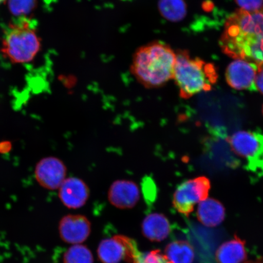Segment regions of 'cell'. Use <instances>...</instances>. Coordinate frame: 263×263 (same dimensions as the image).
I'll return each mask as SVG.
<instances>
[{
    "mask_svg": "<svg viewBox=\"0 0 263 263\" xmlns=\"http://www.w3.org/2000/svg\"><path fill=\"white\" fill-rule=\"evenodd\" d=\"M138 249L134 239L118 235L103 239L99 245L97 253L103 263H120L122 259L132 263Z\"/></svg>",
    "mask_w": 263,
    "mask_h": 263,
    "instance_id": "cell-7",
    "label": "cell"
},
{
    "mask_svg": "<svg viewBox=\"0 0 263 263\" xmlns=\"http://www.w3.org/2000/svg\"><path fill=\"white\" fill-rule=\"evenodd\" d=\"M262 115H263V106H262Z\"/></svg>",
    "mask_w": 263,
    "mask_h": 263,
    "instance_id": "cell-25",
    "label": "cell"
},
{
    "mask_svg": "<svg viewBox=\"0 0 263 263\" xmlns=\"http://www.w3.org/2000/svg\"><path fill=\"white\" fill-rule=\"evenodd\" d=\"M255 86L256 89L263 94V65L258 67L255 78Z\"/></svg>",
    "mask_w": 263,
    "mask_h": 263,
    "instance_id": "cell-22",
    "label": "cell"
},
{
    "mask_svg": "<svg viewBox=\"0 0 263 263\" xmlns=\"http://www.w3.org/2000/svg\"><path fill=\"white\" fill-rule=\"evenodd\" d=\"M11 146V144H10V143L8 142L0 143V151H1L3 148V149L1 151V152H2V151H4V152L6 153V151H9Z\"/></svg>",
    "mask_w": 263,
    "mask_h": 263,
    "instance_id": "cell-23",
    "label": "cell"
},
{
    "mask_svg": "<svg viewBox=\"0 0 263 263\" xmlns=\"http://www.w3.org/2000/svg\"><path fill=\"white\" fill-rule=\"evenodd\" d=\"M233 152L242 158L253 172L263 174V133L236 132L228 139Z\"/></svg>",
    "mask_w": 263,
    "mask_h": 263,
    "instance_id": "cell-5",
    "label": "cell"
},
{
    "mask_svg": "<svg viewBox=\"0 0 263 263\" xmlns=\"http://www.w3.org/2000/svg\"><path fill=\"white\" fill-rule=\"evenodd\" d=\"M218 77L215 65L193 58L186 50L176 52L173 80L181 98L189 99L200 92L211 90Z\"/></svg>",
    "mask_w": 263,
    "mask_h": 263,
    "instance_id": "cell-3",
    "label": "cell"
},
{
    "mask_svg": "<svg viewBox=\"0 0 263 263\" xmlns=\"http://www.w3.org/2000/svg\"><path fill=\"white\" fill-rule=\"evenodd\" d=\"M164 255L173 263H193L195 253L190 242L180 240L167 245L164 250Z\"/></svg>",
    "mask_w": 263,
    "mask_h": 263,
    "instance_id": "cell-16",
    "label": "cell"
},
{
    "mask_svg": "<svg viewBox=\"0 0 263 263\" xmlns=\"http://www.w3.org/2000/svg\"><path fill=\"white\" fill-rule=\"evenodd\" d=\"M5 1H6V0H0V5H1L2 3L5 2Z\"/></svg>",
    "mask_w": 263,
    "mask_h": 263,
    "instance_id": "cell-24",
    "label": "cell"
},
{
    "mask_svg": "<svg viewBox=\"0 0 263 263\" xmlns=\"http://www.w3.org/2000/svg\"><path fill=\"white\" fill-rule=\"evenodd\" d=\"M258 67L241 59H236L227 68L226 81L235 89L255 90V78Z\"/></svg>",
    "mask_w": 263,
    "mask_h": 263,
    "instance_id": "cell-9",
    "label": "cell"
},
{
    "mask_svg": "<svg viewBox=\"0 0 263 263\" xmlns=\"http://www.w3.org/2000/svg\"><path fill=\"white\" fill-rule=\"evenodd\" d=\"M9 8L13 15L21 17L34 10L37 0H9Z\"/></svg>",
    "mask_w": 263,
    "mask_h": 263,
    "instance_id": "cell-19",
    "label": "cell"
},
{
    "mask_svg": "<svg viewBox=\"0 0 263 263\" xmlns=\"http://www.w3.org/2000/svg\"><path fill=\"white\" fill-rule=\"evenodd\" d=\"M141 230L144 237L150 241H162L170 235V222L168 219L163 214H150L144 219L141 224Z\"/></svg>",
    "mask_w": 263,
    "mask_h": 263,
    "instance_id": "cell-13",
    "label": "cell"
},
{
    "mask_svg": "<svg viewBox=\"0 0 263 263\" xmlns=\"http://www.w3.org/2000/svg\"><path fill=\"white\" fill-rule=\"evenodd\" d=\"M59 199L70 209H78L86 203L90 195L87 184L78 177H69L59 189Z\"/></svg>",
    "mask_w": 263,
    "mask_h": 263,
    "instance_id": "cell-11",
    "label": "cell"
},
{
    "mask_svg": "<svg viewBox=\"0 0 263 263\" xmlns=\"http://www.w3.org/2000/svg\"><path fill=\"white\" fill-rule=\"evenodd\" d=\"M245 242L235 236V239L227 241L216 252L215 257L218 263H242L246 260Z\"/></svg>",
    "mask_w": 263,
    "mask_h": 263,
    "instance_id": "cell-15",
    "label": "cell"
},
{
    "mask_svg": "<svg viewBox=\"0 0 263 263\" xmlns=\"http://www.w3.org/2000/svg\"><path fill=\"white\" fill-rule=\"evenodd\" d=\"M158 8L163 18L173 22L182 21L187 12L184 0H159Z\"/></svg>",
    "mask_w": 263,
    "mask_h": 263,
    "instance_id": "cell-17",
    "label": "cell"
},
{
    "mask_svg": "<svg viewBox=\"0 0 263 263\" xmlns=\"http://www.w3.org/2000/svg\"><path fill=\"white\" fill-rule=\"evenodd\" d=\"M224 206L219 200L207 198L199 203L197 210V219L203 225L214 228L221 224L225 219Z\"/></svg>",
    "mask_w": 263,
    "mask_h": 263,
    "instance_id": "cell-14",
    "label": "cell"
},
{
    "mask_svg": "<svg viewBox=\"0 0 263 263\" xmlns=\"http://www.w3.org/2000/svg\"><path fill=\"white\" fill-rule=\"evenodd\" d=\"M59 232L65 242L73 245H80L89 236L91 223L83 215H66L59 222Z\"/></svg>",
    "mask_w": 263,
    "mask_h": 263,
    "instance_id": "cell-10",
    "label": "cell"
},
{
    "mask_svg": "<svg viewBox=\"0 0 263 263\" xmlns=\"http://www.w3.org/2000/svg\"><path fill=\"white\" fill-rule=\"evenodd\" d=\"M241 9L248 12H256L263 9V0H235Z\"/></svg>",
    "mask_w": 263,
    "mask_h": 263,
    "instance_id": "cell-21",
    "label": "cell"
},
{
    "mask_svg": "<svg viewBox=\"0 0 263 263\" xmlns=\"http://www.w3.org/2000/svg\"><path fill=\"white\" fill-rule=\"evenodd\" d=\"M64 263H93V256L87 246L75 245L65 252Z\"/></svg>",
    "mask_w": 263,
    "mask_h": 263,
    "instance_id": "cell-18",
    "label": "cell"
},
{
    "mask_svg": "<svg viewBox=\"0 0 263 263\" xmlns=\"http://www.w3.org/2000/svg\"><path fill=\"white\" fill-rule=\"evenodd\" d=\"M132 263H173L166 256L162 254L159 250H154L149 252L143 253L140 251L133 259Z\"/></svg>",
    "mask_w": 263,
    "mask_h": 263,
    "instance_id": "cell-20",
    "label": "cell"
},
{
    "mask_svg": "<svg viewBox=\"0 0 263 263\" xmlns=\"http://www.w3.org/2000/svg\"><path fill=\"white\" fill-rule=\"evenodd\" d=\"M139 186L133 181L117 180L108 192V199L111 205L120 209H130L140 199Z\"/></svg>",
    "mask_w": 263,
    "mask_h": 263,
    "instance_id": "cell-12",
    "label": "cell"
},
{
    "mask_svg": "<svg viewBox=\"0 0 263 263\" xmlns=\"http://www.w3.org/2000/svg\"><path fill=\"white\" fill-rule=\"evenodd\" d=\"M41 39L32 20L21 16L8 25L3 35L1 51L12 63L25 64L40 51Z\"/></svg>",
    "mask_w": 263,
    "mask_h": 263,
    "instance_id": "cell-4",
    "label": "cell"
},
{
    "mask_svg": "<svg viewBox=\"0 0 263 263\" xmlns=\"http://www.w3.org/2000/svg\"><path fill=\"white\" fill-rule=\"evenodd\" d=\"M211 189L210 180L205 176L185 181L174 192L173 204L177 212L189 216L194 211L197 203L208 198Z\"/></svg>",
    "mask_w": 263,
    "mask_h": 263,
    "instance_id": "cell-6",
    "label": "cell"
},
{
    "mask_svg": "<svg viewBox=\"0 0 263 263\" xmlns=\"http://www.w3.org/2000/svg\"><path fill=\"white\" fill-rule=\"evenodd\" d=\"M67 169L61 159L55 157L43 158L36 164L34 176L43 188L54 191L59 190L67 179Z\"/></svg>",
    "mask_w": 263,
    "mask_h": 263,
    "instance_id": "cell-8",
    "label": "cell"
},
{
    "mask_svg": "<svg viewBox=\"0 0 263 263\" xmlns=\"http://www.w3.org/2000/svg\"><path fill=\"white\" fill-rule=\"evenodd\" d=\"M223 53L236 59L263 65V9H239L230 15L220 39Z\"/></svg>",
    "mask_w": 263,
    "mask_h": 263,
    "instance_id": "cell-1",
    "label": "cell"
},
{
    "mask_svg": "<svg viewBox=\"0 0 263 263\" xmlns=\"http://www.w3.org/2000/svg\"><path fill=\"white\" fill-rule=\"evenodd\" d=\"M176 52L170 45L156 41L142 46L135 52L131 73L147 88L164 86L173 80Z\"/></svg>",
    "mask_w": 263,
    "mask_h": 263,
    "instance_id": "cell-2",
    "label": "cell"
}]
</instances>
